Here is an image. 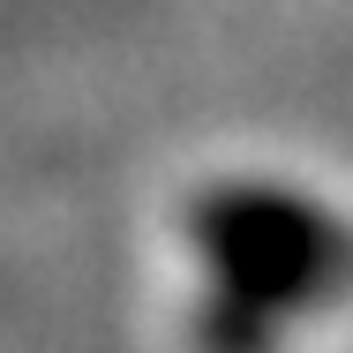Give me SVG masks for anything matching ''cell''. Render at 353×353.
<instances>
[{
	"label": "cell",
	"instance_id": "1",
	"mask_svg": "<svg viewBox=\"0 0 353 353\" xmlns=\"http://www.w3.org/2000/svg\"><path fill=\"white\" fill-rule=\"evenodd\" d=\"M203 293L188 308L196 353H279L285 331L353 293V218L301 181L225 173L181 211Z\"/></svg>",
	"mask_w": 353,
	"mask_h": 353
}]
</instances>
